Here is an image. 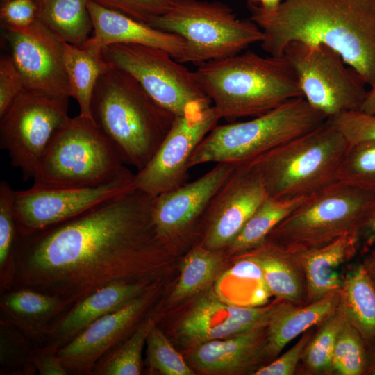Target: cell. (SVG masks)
<instances>
[{"instance_id": "cell-1", "label": "cell", "mask_w": 375, "mask_h": 375, "mask_svg": "<svg viewBox=\"0 0 375 375\" xmlns=\"http://www.w3.org/2000/svg\"><path fill=\"white\" fill-rule=\"evenodd\" d=\"M153 198L134 189L62 223L19 235L12 285L33 288L72 307L129 278L163 246Z\"/></svg>"}, {"instance_id": "cell-2", "label": "cell", "mask_w": 375, "mask_h": 375, "mask_svg": "<svg viewBox=\"0 0 375 375\" xmlns=\"http://www.w3.org/2000/svg\"><path fill=\"white\" fill-rule=\"evenodd\" d=\"M249 19L263 32L269 55L292 42L326 45L371 85L375 79V0H283L265 11L247 3Z\"/></svg>"}, {"instance_id": "cell-3", "label": "cell", "mask_w": 375, "mask_h": 375, "mask_svg": "<svg viewBox=\"0 0 375 375\" xmlns=\"http://www.w3.org/2000/svg\"><path fill=\"white\" fill-rule=\"evenodd\" d=\"M90 116L124 163L138 171L151 160L176 117L134 77L112 65L95 85Z\"/></svg>"}, {"instance_id": "cell-4", "label": "cell", "mask_w": 375, "mask_h": 375, "mask_svg": "<svg viewBox=\"0 0 375 375\" xmlns=\"http://www.w3.org/2000/svg\"><path fill=\"white\" fill-rule=\"evenodd\" d=\"M194 72L220 118L228 121L255 117L303 97L284 55L262 56L248 51L203 62Z\"/></svg>"}, {"instance_id": "cell-5", "label": "cell", "mask_w": 375, "mask_h": 375, "mask_svg": "<svg viewBox=\"0 0 375 375\" xmlns=\"http://www.w3.org/2000/svg\"><path fill=\"white\" fill-rule=\"evenodd\" d=\"M349 146L327 119L315 129L238 165L260 178L269 197H303L338 181Z\"/></svg>"}, {"instance_id": "cell-6", "label": "cell", "mask_w": 375, "mask_h": 375, "mask_svg": "<svg viewBox=\"0 0 375 375\" xmlns=\"http://www.w3.org/2000/svg\"><path fill=\"white\" fill-rule=\"evenodd\" d=\"M327 119L300 97L251 119L217 125L193 153L190 168L208 162H244L315 129Z\"/></svg>"}, {"instance_id": "cell-7", "label": "cell", "mask_w": 375, "mask_h": 375, "mask_svg": "<svg viewBox=\"0 0 375 375\" xmlns=\"http://www.w3.org/2000/svg\"><path fill=\"white\" fill-rule=\"evenodd\" d=\"M149 25L185 40L182 63L199 65L233 56L264 39L250 19L238 18L230 6L216 1L174 0L169 10Z\"/></svg>"}, {"instance_id": "cell-8", "label": "cell", "mask_w": 375, "mask_h": 375, "mask_svg": "<svg viewBox=\"0 0 375 375\" xmlns=\"http://www.w3.org/2000/svg\"><path fill=\"white\" fill-rule=\"evenodd\" d=\"M375 195L340 181L307 196L269 234L268 240L293 254L356 232L358 222Z\"/></svg>"}, {"instance_id": "cell-9", "label": "cell", "mask_w": 375, "mask_h": 375, "mask_svg": "<svg viewBox=\"0 0 375 375\" xmlns=\"http://www.w3.org/2000/svg\"><path fill=\"white\" fill-rule=\"evenodd\" d=\"M90 119L70 117L53 141L33 184L87 187L110 181L128 169Z\"/></svg>"}, {"instance_id": "cell-10", "label": "cell", "mask_w": 375, "mask_h": 375, "mask_svg": "<svg viewBox=\"0 0 375 375\" xmlns=\"http://www.w3.org/2000/svg\"><path fill=\"white\" fill-rule=\"evenodd\" d=\"M25 88L0 117V148L24 181L38 174L57 134L69 119V99Z\"/></svg>"}, {"instance_id": "cell-11", "label": "cell", "mask_w": 375, "mask_h": 375, "mask_svg": "<svg viewBox=\"0 0 375 375\" xmlns=\"http://www.w3.org/2000/svg\"><path fill=\"white\" fill-rule=\"evenodd\" d=\"M103 58L134 77L148 94L175 116L202 112L212 102L194 71L166 51L136 44H112L101 49Z\"/></svg>"}, {"instance_id": "cell-12", "label": "cell", "mask_w": 375, "mask_h": 375, "mask_svg": "<svg viewBox=\"0 0 375 375\" xmlns=\"http://www.w3.org/2000/svg\"><path fill=\"white\" fill-rule=\"evenodd\" d=\"M283 55L297 76L303 97L328 119L360 110L367 84L334 49L322 44L292 42Z\"/></svg>"}, {"instance_id": "cell-13", "label": "cell", "mask_w": 375, "mask_h": 375, "mask_svg": "<svg viewBox=\"0 0 375 375\" xmlns=\"http://www.w3.org/2000/svg\"><path fill=\"white\" fill-rule=\"evenodd\" d=\"M135 189L130 169L106 183L87 187H46L33 184L15 190L19 233L28 234L72 219L98 204Z\"/></svg>"}, {"instance_id": "cell-14", "label": "cell", "mask_w": 375, "mask_h": 375, "mask_svg": "<svg viewBox=\"0 0 375 375\" xmlns=\"http://www.w3.org/2000/svg\"><path fill=\"white\" fill-rule=\"evenodd\" d=\"M220 119L212 106L198 113L176 116L151 160L135 174V188L154 198L185 183L193 153Z\"/></svg>"}, {"instance_id": "cell-15", "label": "cell", "mask_w": 375, "mask_h": 375, "mask_svg": "<svg viewBox=\"0 0 375 375\" xmlns=\"http://www.w3.org/2000/svg\"><path fill=\"white\" fill-rule=\"evenodd\" d=\"M25 88L72 97L64 62V42L38 19L26 27L1 25Z\"/></svg>"}, {"instance_id": "cell-16", "label": "cell", "mask_w": 375, "mask_h": 375, "mask_svg": "<svg viewBox=\"0 0 375 375\" xmlns=\"http://www.w3.org/2000/svg\"><path fill=\"white\" fill-rule=\"evenodd\" d=\"M267 197L260 178L244 166L235 165L204 213L199 244L211 250L226 249Z\"/></svg>"}, {"instance_id": "cell-17", "label": "cell", "mask_w": 375, "mask_h": 375, "mask_svg": "<svg viewBox=\"0 0 375 375\" xmlns=\"http://www.w3.org/2000/svg\"><path fill=\"white\" fill-rule=\"evenodd\" d=\"M234 168L235 165L217 163L195 181L153 198L152 222L163 245L183 238L202 220L211 199Z\"/></svg>"}, {"instance_id": "cell-18", "label": "cell", "mask_w": 375, "mask_h": 375, "mask_svg": "<svg viewBox=\"0 0 375 375\" xmlns=\"http://www.w3.org/2000/svg\"><path fill=\"white\" fill-rule=\"evenodd\" d=\"M283 302L266 307H244L226 302L215 292H207L183 318L178 332L185 343L193 347L224 339L267 326Z\"/></svg>"}, {"instance_id": "cell-19", "label": "cell", "mask_w": 375, "mask_h": 375, "mask_svg": "<svg viewBox=\"0 0 375 375\" xmlns=\"http://www.w3.org/2000/svg\"><path fill=\"white\" fill-rule=\"evenodd\" d=\"M151 299V293L147 290L122 308L97 319L59 348L58 355L68 373L92 374L98 362L138 321Z\"/></svg>"}, {"instance_id": "cell-20", "label": "cell", "mask_w": 375, "mask_h": 375, "mask_svg": "<svg viewBox=\"0 0 375 375\" xmlns=\"http://www.w3.org/2000/svg\"><path fill=\"white\" fill-rule=\"evenodd\" d=\"M93 33L82 47L101 50L112 44H136L159 48L181 62L185 40L174 33L156 28L119 12L88 0Z\"/></svg>"}, {"instance_id": "cell-21", "label": "cell", "mask_w": 375, "mask_h": 375, "mask_svg": "<svg viewBox=\"0 0 375 375\" xmlns=\"http://www.w3.org/2000/svg\"><path fill=\"white\" fill-rule=\"evenodd\" d=\"M147 290L144 283L119 281L103 287L74 304L44 333L48 347L58 350L97 319L115 312Z\"/></svg>"}, {"instance_id": "cell-22", "label": "cell", "mask_w": 375, "mask_h": 375, "mask_svg": "<svg viewBox=\"0 0 375 375\" xmlns=\"http://www.w3.org/2000/svg\"><path fill=\"white\" fill-rule=\"evenodd\" d=\"M267 326L257 327L220 340L194 347L190 358L199 370L212 374H231L253 365L265 356Z\"/></svg>"}, {"instance_id": "cell-23", "label": "cell", "mask_w": 375, "mask_h": 375, "mask_svg": "<svg viewBox=\"0 0 375 375\" xmlns=\"http://www.w3.org/2000/svg\"><path fill=\"white\" fill-rule=\"evenodd\" d=\"M358 247L356 232H351L319 247L288 253L292 260L303 265L309 303L340 289L342 283L338 269Z\"/></svg>"}, {"instance_id": "cell-24", "label": "cell", "mask_w": 375, "mask_h": 375, "mask_svg": "<svg viewBox=\"0 0 375 375\" xmlns=\"http://www.w3.org/2000/svg\"><path fill=\"white\" fill-rule=\"evenodd\" d=\"M340 289L328 292L303 307L284 301L266 328L265 356L274 358L292 340L310 327L324 322L340 306Z\"/></svg>"}, {"instance_id": "cell-25", "label": "cell", "mask_w": 375, "mask_h": 375, "mask_svg": "<svg viewBox=\"0 0 375 375\" xmlns=\"http://www.w3.org/2000/svg\"><path fill=\"white\" fill-rule=\"evenodd\" d=\"M340 306L367 345L375 339V280L365 263L357 265L340 289Z\"/></svg>"}, {"instance_id": "cell-26", "label": "cell", "mask_w": 375, "mask_h": 375, "mask_svg": "<svg viewBox=\"0 0 375 375\" xmlns=\"http://www.w3.org/2000/svg\"><path fill=\"white\" fill-rule=\"evenodd\" d=\"M38 19L64 42L82 47L93 33L88 0H35Z\"/></svg>"}, {"instance_id": "cell-27", "label": "cell", "mask_w": 375, "mask_h": 375, "mask_svg": "<svg viewBox=\"0 0 375 375\" xmlns=\"http://www.w3.org/2000/svg\"><path fill=\"white\" fill-rule=\"evenodd\" d=\"M218 278L215 292L229 303L258 307L266 303L272 295L252 253L238 259Z\"/></svg>"}, {"instance_id": "cell-28", "label": "cell", "mask_w": 375, "mask_h": 375, "mask_svg": "<svg viewBox=\"0 0 375 375\" xmlns=\"http://www.w3.org/2000/svg\"><path fill=\"white\" fill-rule=\"evenodd\" d=\"M64 62L72 97L78 103L79 115L91 119L90 101L95 85L111 65L103 58L101 50L78 47L66 42Z\"/></svg>"}, {"instance_id": "cell-29", "label": "cell", "mask_w": 375, "mask_h": 375, "mask_svg": "<svg viewBox=\"0 0 375 375\" xmlns=\"http://www.w3.org/2000/svg\"><path fill=\"white\" fill-rule=\"evenodd\" d=\"M306 197L276 199L267 197L226 248L232 254L245 253L265 242L271 231L287 217Z\"/></svg>"}, {"instance_id": "cell-30", "label": "cell", "mask_w": 375, "mask_h": 375, "mask_svg": "<svg viewBox=\"0 0 375 375\" xmlns=\"http://www.w3.org/2000/svg\"><path fill=\"white\" fill-rule=\"evenodd\" d=\"M221 250L194 246L183 258L181 275L170 299L178 302L207 288L218 278L223 260Z\"/></svg>"}, {"instance_id": "cell-31", "label": "cell", "mask_w": 375, "mask_h": 375, "mask_svg": "<svg viewBox=\"0 0 375 375\" xmlns=\"http://www.w3.org/2000/svg\"><path fill=\"white\" fill-rule=\"evenodd\" d=\"M250 251L262 270L271 294L285 301H297L301 293L300 283L290 266L289 254L267 240Z\"/></svg>"}, {"instance_id": "cell-32", "label": "cell", "mask_w": 375, "mask_h": 375, "mask_svg": "<svg viewBox=\"0 0 375 375\" xmlns=\"http://www.w3.org/2000/svg\"><path fill=\"white\" fill-rule=\"evenodd\" d=\"M152 317L139 324L130 338L117 349L110 351L94 367L92 374L139 375L142 372V352L149 331L155 325Z\"/></svg>"}, {"instance_id": "cell-33", "label": "cell", "mask_w": 375, "mask_h": 375, "mask_svg": "<svg viewBox=\"0 0 375 375\" xmlns=\"http://www.w3.org/2000/svg\"><path fill=\"white\" fill-rule=\"evenodd\" d=\"M1 307L12 316L13 321L22 324L47 320L67 308L65 302L57 297L26 288L3 296Z\"/></svg>"}, {"instance_id": "cell-34", "label": "cell", "mask_w": 375, "mask_h": 375, "mask_svg": "<svg viewBox=\"0 0 375 375\" xmlns=\"http://www.w3.org/2000/svg\"><path fill=\"white\" fill-rule=\"evenodd\" d=\"M15 190L5 181L0 183L1 285L10 288L15 273V251L19 233L14 207Z\"/></svg>"}, {"instance_id": "cell-35", "label": "cell", "mask_w": 375, "mask_h": 375, "mask_svg": "<svg viewBox=\"0 0 375 375\" xmlns=\"http://www.w3.org/2000/svg\"><path fill=\"white\" fill-rule=\"evenodd\" d=\"M337 179L375 195V141L349 145L338 169Z\"/></svg>"}, {"instance_id": "cell-36", "label": "cell", "mask_w": 375, "mask_h": 375, "mask_svg": "<svg viewBox=\"0 0 375 375\" xmlns=\"http://www.w3.org/2000/svg\"><path fill=\"white\" fill-rule=\"evenodd\" d=\"M367 364V344L347 317L338 334L332 367L342 375L365 374Z\"/></svg>"}, {"instance_id": "cell-37", "label": "cell", "mask_w": 375, "mask_h": 375, "mask_svg": "<svg viewBox=\"0 0 375 375\" xmlns=\"http://www.w3.org/2000/svg\"><path fill=\"white\" fill-rule=\"evenodd\" d=\"M347 319L344 310L339 308L324 322L315 338L306 347V358L314 371H323L332 367L333 354L340 329Z\"/></svg>"}, {"instance_id": "cell-38", "label": "cell", "mask_w": 375, "mask_h": 375, "mask_svg": "<svg viewBox=\"0 0 375 375\" xmlns=\"http://www.w3.org/2000/svg\"><path fill=\"white\" fill-rule=\"evenodd\" d=\"M147 358L149 367L163 375H193L182 355L155 324L147 338Z\"/></svg>"}, {"instance_id": "cell-39", "label": "cell", "mask_w": 375, "mask_h": 375, "mask_svg": "<svg viewBox=\"0 0 375 375\" xmlns=\"http://www.w3.org/2000/svg\"><path fill=\"white\" fill-rule=\"evenodd\" d=\"M105 8L149 24L167 13L174 0H91Z\"/></svg>"}, {"instance_id": "cell-40", "label": "cell", "mask_w": 375, "mask_h": 375, "mask_svg": "<svg viewBox=\"0 0 375 375\" xmlns=\"http://www.w3.org/2000/svg\"><path fill=\"white\" fill-rule=\"evenodd\" d=\"M342 134L349 145L375 141V115L359 110L347 111L328 119Z\"/></svg>"}, {"instance_id": "cell-41", "label": "cell", "mask_w": 375, "mask_h": 375, "mask_svg": "<svg viewBox=\"0 0 375 375\" xmlns=\"http://www.w3.org/2000/svg\"><path fill=\"white\" fill-rule=\"evenodd\" d=\"M25 89L23 78L10 55L0 58V117Z\"/></svg>"}, {"instance_id": "cell-42", "label": "cell", "mask_w": 375, "mask_h": 375, "mask_svg": "<svg viewBox=\"0 0 375 375\" xmlns=\"http://www.w3.org/2000/svg\"><path fill=\"white\" fill-rule=\"evenodd\" d=\"M1 24L26 27L38 19L35 0H1Z\"/></svg>"}, {"instance_id": "cell-43", "label": "cell", "mask_w": 375, "mask_h": 375, "mask_svg": "<svg viewBox=\"0 0 375 375\" xmlns=\"http://www.w3.org/2000/svg\"><path fill=\"white\" fill-rule=\"evenodd\" d=\"M311 335L304 333L294 345L269 365L257 369L255 375L293 374L304 349L310 341Z\"/></svg>"}, {"instance_id": "cell-44", "label": "cell", "mask_w": 375, "mask_h": 375, "mask_svg": "<svg viewBox=\"0 0 375 375\" xmlns=\"http://www.w3.org/2000/svg\"><path fill=\"white\" fill-rule=\"evenodd\" d=\"M32 362L41 375L68 374L58 355V350L46 346L42 349L32 351Z\"/></svg>"}, {"instance_id": "cell-45", "label": "cell", "mask_w": 375, "mask_h": 375, "mask_svg": "<svg viewBox=\"0 0 375 375\" xmlns=\"http://www.w3.org/2000/svg\"><path fill=\"white\" fill-rule=\"evenodd\" d=\"M358 246L369 253H375V199L367 207L356 228Z\"/></svg>"}, {"instance_id": "cell-46", "label": "cell", "mask_w": 375, "mask_h": 375, "mask_svg": "<svg viewBox=\"0 0 375 375\" xmlns=\"http://www.w3.org/2000/svg\"><path fill=\"white\" fill-rule=\"evenodd\" d=\"M367 114L375 115V79L367 91L365 99L360 110Z\"/></svg>"}, {"instance_id": "cell-47", "label": "cell", "mask_w": 375, "mask_h": 375, "mask_svg": "<svg viewBox=\"0 0 375 375\" xmlns=\"http://www.w3.org/2000/svg\"><path fill=\"white\" fill-rule=\"evenodd\" d=\"M282 1L283 0H247V3L253 4L265 11H272L278 8Z\"/></svg>"}, {"instance_id": "cell-48", "label": "cell", "mask_w": 375, "mask_h": 375, "mask_svg": "<svg viewBox=\"0 0 375 375\" xmlns=\"http://www.w3.org/2000/svg\"><path fill=\"white\" fill-rule=\"evenodd\" d=\"M367 364L365 374L375 375V339L367 345Z\"/></svg>"}, {"instance_id": "cell-49", "label": "cell", "mask_w": 375, "mask_h": 375, "mask_svg": "<svg viewBox=\"0 0 375 375\" xmlns=\"http://www.w3.org/2000/svg\"><path fill=\"white\" fill-rule=\"evenodd\" d=\"M364 263L375 280V253H369L365 260Z\"/></svg>"}]
</instances>
